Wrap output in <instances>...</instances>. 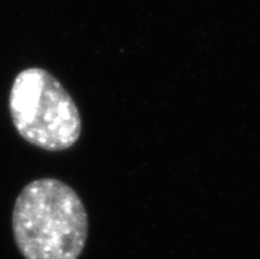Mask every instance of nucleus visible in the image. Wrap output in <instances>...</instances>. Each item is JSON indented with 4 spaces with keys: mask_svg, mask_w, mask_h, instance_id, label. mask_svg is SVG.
Returning <instances> with one entry per match:
<instances>
[{
    "mask_svg": "<svg viewBox=\"0 0 260 259\" xmlns=\"http://www.w3.org/2000/svg\"><path fill=\"white\" fill-rule=\"evenodd\" d=\"M8 107L20 136L41 150L63 151L81 136L82 119L76 102L43 68H28L15 77Z\"/></svg>",
    "mask_w": 260,
    "mask_h": 259,
    "instance_id": "obj_2",
    "label": "nucleus"
},
{
    "mask_svg": "<svg viewBox=\"0 0 260 259\" xmlns=\"http://www.w3.org/2000/svg\"><path fill=\"white\" fill-rule=\"evenodd\" d=\"M12 232L25 259H78L89 237L81 197L53 177L26 184L15 201Z\"/></svg>",
    "mask_w": 260,
    "mask_h": 259,
    "instance_id": "obj_1",
    "label": "nucleus"
}]
</instances>
